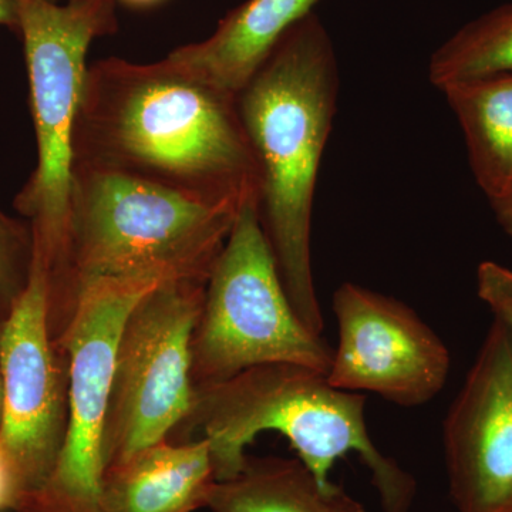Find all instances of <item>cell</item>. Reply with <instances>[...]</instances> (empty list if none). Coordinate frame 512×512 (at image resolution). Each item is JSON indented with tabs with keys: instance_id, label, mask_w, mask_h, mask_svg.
<instances>
[{
	"instance_id": "obj_1",
	"label": "cell",
	"mask_w": 512,
	"mask_h": 512,
	"mask_svg": "<svg viewBox=\"0 0 512 512\" xmlns=\"http://www.w3.org/2000/svg\"><path fill=\"white\" fill-rule=\"evenodd\" d=\"M136 175L212 200H258L261 178L238 97L165 57L87 70L73 164Z\"/></svg>"
},
{
	"instance_id": "obj_2",
	"label": "cell",
	"mask_w": 512,
	"mask_h": 512,
	"mask_svg": "<svg viewBox=\"0 0 512 512\" xmlns=\"http://www.w3.org/2000/svg\"><path fill=\"white\" fill-rule=\"evenodd\" d=\"M338 92L332 40L311 13L286 33L238 96L261 178L259 220L286 295L316 335L325 320L312 272L313 198Z\"/></svg>"
},
{
	"instance_id": "obj_3",
	"label": "cell",
	"mask_w": 512,
	"mask_h": 512,
	"mask_svg": "<svg viewBox=\"0 0 512 512\" xmlns=\"http://www.w3.org/2000/svg\"><path fill=\"white\" fill-rule=\"evenodd\" d=\"M248 201L198 197L74 163L66 249L50 276L53 338L66 329L83 289L101 279L208 282Z\"/></svg>"
},
{
	"instance_id": "obj_4",
	"label": "cell",
	"mask_w": 512,
	"mask_h": 512,
	"mask_svg": "<svg viewBox=\"0 0 512 512\" xmlns=\"http://www.w3.org/2000/svg\"><path fill=\"white\" fill-rule=\"evenodd\" d=\"M366 399L330 384L326 373L292 363L251 367L224 382L194 389L187 420L168 441H190L201 430L215 480L237 477L245 448L264 431L284 434L322 484L339 458L356 453L369 468L383 512H410L416 483L370 439Z\"/></svg>"
},
{
	"instance_id": "obj_5",
	"label": "cell",
	"mask_w": 512,
	"mask_h": 512,
	"mask_svg": "<svg viewBox=\"0 0 512 512\" xmlns=\"http://www.w3.org/2000/svg\"><path fill=\"white\" fill-rule=\"evenodd\" d=\"M35 124L37 165L16 195L33 244L53 276L62 265L69 225L73 130L86 80L87 52L116 32L114 0H16Z\"/></svg>"
},
{
	"instance_id": "obj_6",
	"label": "cell",
	"mask_w": 512,
	"mask_h": 512,
	"mask_svg": "<svg viewBox=\"0 0 512 512\" xmlns=\"http://www.w3.org/2000/svg\"><path fill=\"white\" fill-rule=\"evenodd\" d=\"M333 349L296 315L259 220L245 202L207 282L191 339L194 389L251 367L292 363L328 375Z\"/></svg>"
},
{
	"instance_id": "obj_7",
	"label": "cell",
	"mask_w": 512,
	"mask_h": 512,
	"mask_svg": "<svg viewBox=\"0 0 512 512\" xmlns=\"http://www.w3.org/2000/svg\"><path fill=\"white\" fill-rule=\"evenodd\" d=\"M207 282L151 289L127 316L114 357L103 456L106 471L170 440L191 412V339Z\"/></svg>"
},
{
	"instance_id": "obj_8",
	"label": "cell",
	"mask_w": 512,
	"mask_h": 512,
	"mask_svg": "<svg viewBox=\"0 0 512 512\" xmlns=\"http://www.w3.org/2000/svg\"><path fill=\"white\" fill-rule=\"evenodd\" d=\"M154 279H101L83 289L57 343L69 359V416L62 450L45 485L15 512H101L104 426L120 333Z\"/></svg>"
},
{
	"instance_id": "obj_9",
	"label": "cell",
	"mask_w": 512,
	"mask_h": 512,
	"mask_svg": "<svg viewBox=\"0 0 512 512\" xmlns=\"http://www.w3.org/2000/svg\"><path fill=\"white\" fill-rule=\"evenodd\" d=\"M0 377V447L16 507L52 474L69 416V359L52 335L49 269L35 244L28 284L0 326Z\"/></svg>"
},
{
	"instance_id": "obj_10",
	"label": "cell",
	"mask_w": 512,
	"mask_h": 512,
	"mask_svg": "<svg viewBox=\"0 0 512 512\" xmlns=\"http://www.w3.org/2000/svg\"><path fill=\"white\" fill-rule=\"evenodd\" d=\"M338 346L328 380L346 392H372L404 407L430 402L443 390L450 352L409 306L356 284L333 295Z\"/></svg>"
},
{
	"instance_id": "obj_11",
	"label": "cell",
	"mask_w": 512,
	"mask_h": 512,
	"mask_svg": "<svg viewBox=\"0 0 512 512\" xmlns=\"http://www.w3.org/2000/svg\"><path fill=\"white\" fill-rule=\"evenodd\" d=\"M458 512H512V338L494 319L443 427Z\"/></svg>"
},
{
	"instance_id": "obj_12",
	"label": "cell",
	"mask_w": 512,
	"mask_h": 512,
	"mask_svg": "<svg viewBox=\"0 0 512 512\" xmlns=\"http://www.w3.org/2000/svg\"><path fill=\"white\" fill-rule=\"evenodd\" d=\"M320 0H247L229 12L202 42L167 56L198 79L239 96L289 30Z\"/></svg>"
},
{
	"instance_id": "obj_13",
	"label": "cell",
	"mask_w": 512,
	"mask_h": 512,
	"mask_svg": "<svg viewBox=\"0 0 512 512\" xmlns=\"http://www.w3.org/2000/svg\"><path fill=\"white\" fill-rule=\"evenodd\" d=\"M215 483L207 440H165L104 473L100 511L194 512L207 508Z\"/></svg>"
},
{
	"instance_id": "obj_14",
	"label": "cell",
	"mask_w": 512,
	"mask_h": 512,
	"mask_svg": "<svg viewBox=\"0 0 512 512\" xmlns=\"http://www.w3.org/2000/svg\"><path fill=\"white\" fill-rule=\"evenodd\" d=\"M212 512H366L342 487L322 484L301 460L248 457L237 477L212 487Z\"/></svg>"
},
{
	"instance_id": "obj_15",
	"label": "cell",
	"mask_w": 512,
	"mask_h": 512,
	"mask_svg": "<svg viewBox=\"0 0 512 512\" xmlns=\"http://www.w3.org/2000/svg\"><path fill=\"white\" fill-rule=\"evenodd\" d=\"M466 140L468 163L488 201L512 184V73L440 87Z\"/></svg>"
},
{
	"instance_id": "obj_16",
	"label": "cell",
	"mask_w": 512,
	"mask_h": 512,
	"mask_svg": "<svg viewBox=\"0 0 512 512\" xmlns=\"http://www.w3.org/2000/svg\"><path fill=\"white\" fill-rule=\"evenodd\" d=\"M512 73V3L454 33L431 56L430 82L446 84Z\"/></svg>"
},
{
	"instance_id": "obj_17",
	"label": "cell",
	"mask_w": 512,
	"mask_h": 512,
	"mask_svg": "<svg viewBox=\"0 0 512 512\" xmlns=\"http://www.w3.org/2000/svg\"><path fill=\"white\" fill-rule=\"evenodd\" d=\"M32 261V228L0 211V303L9 309L28 284Z\"/></svg>"
},
{
	"instance_id": "obj_18",
	"label": "cell",
	"mask_w": 512,
	"mask_h": 512,
	"mask_svg": "<svg viewBox=\"0 0 512 512\" xmlns=\"http://www.w3.org/2000/svg\"><path fill=\"white\" fill-rule=\"evenodd\" d=\"M477 293L512 338L511 269L494 261L481 262L477 269Z\"/></svg>"
},
{
	"instance_id": "obj_19",
	"label": "cell",
	"mask_w": 512,
	"mask_h": 512,
	"mask_svg": "<svg viewBox=\"0 0 512 512\" xmlns=\"http://www.w3.org/2000/svg\"><path fill=\"white\" fill-rule=\"evenodd\" d=\"M15 503V485H13L12 476H10L8 461H6L2 447H0V511L8 510V508L13 510Z\"/></svg>"
},
{
	"instance_id": "obj_20",
	"label": "cell",
	"mask_w": 512,
	"mask_h": 512,
	"mask_svg": "<svg viewBox=\"0 0 512 512\" xmlns=\"http://www.w3.org/2000/svg\"><path fill=\"white\" fill-rule=\"evenodd\" d=\"M490 205L498 225L503 228L505 234L512 237V184L504 195L490 201Z\"/></svg>"
},
{
	"instance_id": "obj_21",
	"label": "cell",
	"mask_w": 512,
	"mask_h": 512,
	"mask_svg": "<svg viewBox=\"0 0 512 512\" xmlns=\"http://www.w3.org/2000/svg\"><path fill=\"white\" fill-rule=\"evenodd\" d=\"M18 3L16 0H0V26L18 30Z\"/></svg>"
},
{
	"instance_id": "obj_22",
	"label": "cell",
	"mask_w": 512,
	"mask_h": 512,
	"mask_svg": "<svg viewBox=\"0 0 512 512\" xmlns=\"http://www.w3.org/2000/svg\"><path fill=\"white\" fill-rule=\"evenodd\" d=\"M120 2L124 3V5L130 6V8L147 9L160 5L164 0H120Z\"/></svg>"
},
{
	"instance_id": "obj_23",
	"label": "cell",
	"mask_w": 512,
	"mask_h": 512,
	"mask_svg": "<svg viewBox=\"0 0 512 512\" xmlns=\"http://www.w3.org/2000/svg\"><path fill=\"white\" fill-rule=\"evenodd\" d=\"M2 406H3V384H2V377H0V419H2Z\"/></svg>"
},
{
	"instance_id": "obj_24",
	"label": "cell",
	"mask_w": 512,
	"mask_h": 512,
	"mask_svg": "<svg viewBox=\"0 0 512 512\" xmlns=\"http://www.w3.org/2000/svg\"><path fill=\"white\" fill-rule=\"evenodd\" d=\"M53 2H69V0H53Z\"/></svg>"
}]
</instances>
